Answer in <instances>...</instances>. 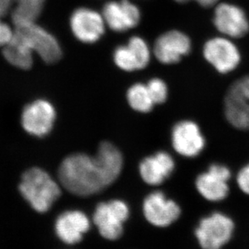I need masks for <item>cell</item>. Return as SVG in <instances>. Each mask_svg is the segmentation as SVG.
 I'll return each instance as SVG.
<instances>
[{
	"label": "cell",
	"mask_w": 249,
	"mask_h": 249,
	"mask_svg": "<svg viewBox=\"0 0 249 249\" xmlns=\"http://www.w3.org/2000/svg\"><path fill=\"white\" fill-rule=\"evenodd\" d=\"M123 168V156L110 142H102L96 156L72 154L65 158L58 169V179L71 194L89 196L110 186Z\"/></svg>",
	"instance_id": "1"
},
{
	"label": "cell",
	"mask_w": 249,
	"mask_h": 249,
	"mask_svg": "<svg viewBox=\"0 0 249 249\" xmlns=\"http://www.w3.org/2000/svg\"><path fill=\"white\" fill-rule=\"evenodd\" d=\"M19 190L30 206L39 213L51 209L60 196V187L46 171L30 168L23 174Z\"/></svg>",
	"instance_id": "2"
},
{
	"label": "cell",
	"mask_w": 249,
	"mask_h": 249,
	"mask_svg": "<svg viewBox=\"0 0 249 249\" xmlns=\"http://www.w3.org/2000/svg\"><path fill=\"white\" fill-rule=\"evenodd\" d=\"M129 215V206L122 200L101 202L96 207L93 222L102 237L117 240L123 235V225Z\"/></svg>",
	"instance_id": "3"
},
{
	"label": "cell",
	"mask_w": 249,
	"mask_h": 249,
	"mask_svg": "<svg viewBox=\"0 0 249 249\" xmlns=\"http://www.w3.org/2000/svg\"><path fill=\"white\" fill-rule=\"evenodd\" d=\"M234 228V223L228 216L214 212L200 221L195 235L202 249H221L230 241Z\"/></svg>",
	"instance_id": "4"
},
{
	"label": "cell",
	"mask_w": 249,
	"mask_h": 249,
	"mask_svg": "<svg viewBox=\"0 0 249 249\" xmlns=\"http://www.w3.org/2000/svg\"><path fill=\"white\" fill-rule=\"evenodd\" d=\"M15 31L44 62L53 63L60 59V44L55 36L38 24L33 23L15 27Z\"/></svg>",
	"instance_id": "5"
},
{
	"label": "cell",
	"mask_w": 249,
	"mask_h": 249,
	"mask_svg": "<svg viewBox=\"0 0 249 249\" xmlns=\"http://www.w3.org/2000/svg\"><path fill=\"white\" fill-rule=\"evenodd\" d=\"M204 58L221 74H228L237 68L241 54L237 46L227 36L210 39L204 45Z\"/></svg>",
	"instance_id": "6"
},
{
	"label": "cell",
	"mask_w": 249,
	"mask_h": 249,
	"mask_svg": "<svg viewBox=\"0 0 249 249\" xmlns=\"http://www.w3.org/2000/svg\"><path fill=\"white\" fill-rule=\"evenodd\" d=\"M55 120V108L44 99H37L29 103L22 112V126L32 136H46L53 129Z\"/></svg>",
	"instance_id": "7"
},
{
	"label": "cell",
	"mask_w": 249,
	"mask_h": 249,
	"mask_svg": "<svg viewBox=\"0 0 249 249\" xmlns=\"http://www.w3.org/2000/svg\"><path fill=\"white\" fill-rule=\"evenodd\" d=\"M106 24L102 15L87 7L75 10L70 19L72 34L75 38L85 44L99 41L105 34Z\"/></svg>",
	"instance_id": "8"
},
{
	"label": "cell",
	"mask_w": 249,
	"mask_h": 249,
	"mask_svg": "<svg viewBox=\"0 0 249 249\" xmlns=\"http://www.w3.org/2000/svg\"><path fill=\"white\" fill-rule=\"evenodd\" d=\"M171 139L174 150L187 158L198 156L206 146L205 137L198 124L189 120L176 123L172 130Z\"/></svg>",
	"instance_id": "9"
},
{
	"label": "cell",
	"mask_w": 249,
	"mask_h": 249,
	"mask_svg": "<svg viewBox=\"0 0 249 249\" xmlns=\"http://www.w3.org/2000/svg\"><path fill=\"white\" fill-rule=\"evenodd\" d=\"M213 24L221 34L231 38H241L249 32V20L245 11L228 2L216 7Z\"/></svg>",
	"instance_id": "10"
},
{
	"label": "cell",
	"mask_w": 249,
	"mask_h": 249,
	"mask_svg": "<svg viewBox=\"0 0 249 249\" xmlns=\"http://www.w3.org/2000/svg\"><path fill=\"white\" fill-rule=\"evenodd\" d=\"M142 210L146 220L158 228H166L173 224L181 213L180 206L160 191L153 192L146 196Z\"/></svg>",
	"instance_id": "11"
},
{
	"label": "cell",
	"mask_w": 249,
	"mask_h": 249,
	"mask_svg": "<svg viewBox=\"0 0 249 249\" xmlns=\"http://www.w3.org/2000/svg\"><path fill=\"white\" fill-rule=\"evenodd\" d=\"M191 46V40L186 34L178 30H171L156 39L154 54L163 64H175L189 54Z\"/></svg>",
	"instance_id": "12"
},
{
	"label": "cell",
	"mask_w": 249,
	"mask_h": 249,
	"mask_svg": "<svg viewBox=\"0 0 249 249\" xmlns=\"http://www.w3.org/2000/svg\"><path fill=\"white\" fill-rule=\"evenodd\" d=\"M231 177L228 167L222 164H212L208 170L197 176L196 188L204 198L210 201H223L228 196V181Z\"/></svg>",
	"instance_id": "13"
},
{
	"label": "cell",
	"mask_w": 249,
	"mask_h": 249,
	"mask_svg": "<svg viewBox=\"0 0 249 249\" xmlns=\"http://www.w3.org/2000/svg\"><path fill=\"white\" fill-rule=\"evenodd\" d=\"M116 66L127 72L146 68L151 61V50L148 44L140 36H132L127 45L119 46L113 52Z\"/></svg>",
	"instance_id": "14"
},
{
	"label": "cell",
	"mask_w": 249,
	"mask_h": 249,
	"mask_svg": "<svg viewBox=\"0 0 249 249\" xmlns=\"http://www.w3.org/2000/svg\"><path fill=\"white\" fill-rule=\"evenodd\" d=\"M103 16L107 26L114 32L123 33L134 29L140 21L139 7L129 0L108 2L103 8Z\"/></svg>",
	"instance_id": "15"
},
{
	"label": "cell",
	"mask_w": 249,
	"mask_h": 249,
	"mask_svg": "<svg viewBox=\"0 0 249 249\" xmlns=\"http://www.w3.org/2000/svg\"><path fill=\"white\" fill-rule=\"evenodd\" d=\"M90 226L88 216L82 211H65L56 220V234L62 242L74 245L81 241L84 234L90 229Z\"/></svg>",
	"instance_id": "16"
},
{
	"label": "cell",
	"mask_w": 249,
	"mask_h": 249,
	"mask_svg": "<svg viewBox=\"0 0 249 249\" xmlns=\"http://www.w3.org/2000/svg\"><path fill=\"white\" fill-rule=\"evenodd\" d=\"M175 168L173 157L165 151H159L147 156L139 164V173L144 182L160 185L168 179Z\"/></svg>",
	"instance_id": "17"
},
{
	"label": "cell",
	"mask_w": 249,
	"mask_h": 249,
	"mask_svg": "<svg viewBox=\"0 0 249 249\" xmlns=\"http://www.w3.org/2000/svg\"><path fill=\"white\" fill-rule=\"evenodd\" d=\"M224 115L233 127L249 131V101L231 94H226Z\"/></svg>",
	"instance_id": "18"
},
{
	"label": "cell",
	"mask_w": 249,
	"mask_h": 249,
	"mask_svg": "<svg viewBox=\"0 0 249 249\" xmlns=\"http://www.w3.org/2000/svg\"><path fill=\"white\" fill-rule=\"evenodd\" d=\"M5 59L12 66L28 70L34 64V51L15 31V36L10 43L3 47Z\"/></svg>",
	"instance_id": "19"
},
{
	"label": "cell",
	"mask_w": 249,
	"mask_h": 249,
	"mask_svg": "<svg viewBox=\"0 0 249 249\" xmlns=\"http://www.w3.org/2000/svg\"><path fill=\"white\" fill-rule=\"evenodd\" d=\"M46 0H16L12 9V23L15 27L36 23Z\"/></svg>",
	"instance_id": "20"
},
{
	"label": "cell",
	"mask_w": 249,
	"mask_h": 249,
	"mask_svg": "<svg viewBox=\"0 0 249 249\" xmlns=\"http://www.w3.org/2000/svg\"><path fill=\"white\" fill-rule=\"evenodd\" d=\"M126 99L131 108L139 113H149L156 106L146 84L141 83H137L129 87L127 91Z\"/></svg>",
	"instance_id": "21"
},
{
	"label": "cell",
	"mask_w": 249,
	"mask_h": 249,
	"mask_svg": "<svg viewBox=\"0 0 249 249\" xmlns=\"http://www.w3.org/2000/svg\"><path fill=\"white\" fill-rule=\"evenodd\" d=\"M155 105L164 103L168 99V89L165 82L160 78H153L146 84Z\"/></svg>",
	"instance_id": "22"
},
{
	"label": "cell",
	"mask_w": 249,
	"mask_h": 249,
	"mask_svg": "<svg viewBox=\"0 0 249 249\" xmlns=\"http://www.w3.org/2000/svg\"><path fill=\"white\" fill-rule=\"evenodd\" d=\"M227 93L231 94L233 96L249 101V74L235 80L229 87Z\"/></svg>",
	"instance_id": "23"
},
{
	"label": "cell",
	"mask_w": 249,
	"mask_h": 249,
	"mask_svg": "<svg viewBox=\"0 0 249 249\" xmlns=\"http://www.w3.org/2000/svg\"><path fill=\"white\" fill-rule=\"evenodd\" d=\"M237 183L240 189L249 195V163L241 168L238 173Z\"/></svg>",
	"instance_id": "24"
},
{
	"label": "cell",
	"mask_w": 249,
	"mask_h": 249,
	"mask_svg": "<svg viewBox=\"0 0 249 249\" xmlns=\"http://www.w3.org/2000/svg\"><path fill=\"white\" fill-rule=\"evenodd\" d=\"M16 0H0V17H4L14 7Z\"/></svg>",
	"instance_id": "25"
},
{
	"label": "cell",
	"mask_w": 249,
	"mask_h": 249,
	"mask_svg": "<svg viewBox=\"0 0 249 249\" xmlns=\"http://www.w3.org/2000/svg\"><path fill=\"white\" fill-rule=\"evenodd\" d=\"M175 1L176 2L184 3V2H189L190 0H175ZM194 1L198 2L199 4L202 6V7H209L215 4L218 0H194Z\"/></svg>",
	"instance_id": "26"
},
{
	"label": "cell",
	"mask_w": 249,
	"mask_h": 249,
	"mask_svg": "<svg viewBox=\"0 0 249 249\" xmlns=\"http://www.w3.org/2000/svg\"><path fill=\"white\" fill-rule=\"evenodd\" d=\"M0 18H1V17H0ZM3 24H4V23H2V22L0 20V31H1L2 26H3Z\"/></svg>",
	"instance_id": "27"
}]
</instances>
